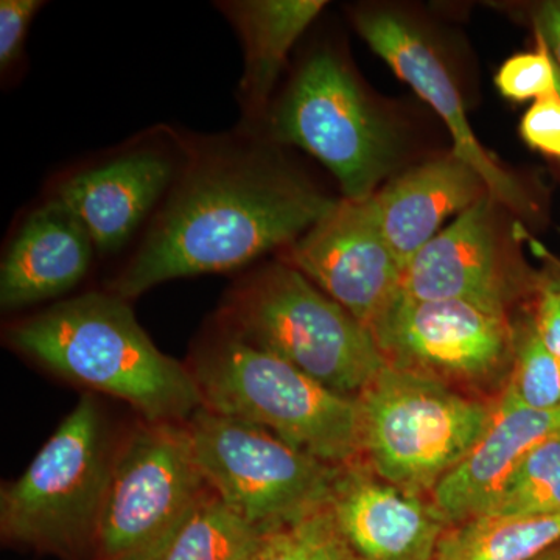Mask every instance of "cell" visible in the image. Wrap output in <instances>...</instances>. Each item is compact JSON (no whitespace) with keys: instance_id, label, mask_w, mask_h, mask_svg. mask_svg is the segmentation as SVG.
<instances>
[{"instance_id":"6da1fadb","label":"cell","mask_w":560,"mask_h":560,"mask_svg":"<svg viewBox=\"0 0 560 560\" xmlns=\"http://www.w3.org/2000/svg\"><path fill=\"white\" fill-rule=\"evenodd\" d=\"M178 178L109 283L131 301L171 280L231 272L287 249L337 206L259 135L184 140Z\"/></svg>"},{"instance_id":"7a4b0ae2","label":"cell","mask_w":560,"mask_h":560,"mask_svg":"<svg viewBox=\"0 0 560 560\" xmlns=\"http://www.w3.org/2000/svg\"><path fill=\"white\" fill-rule=\"evenodd\" d=\"M7 342L81 386L130 404L147 422H187L202 407L187 364L158 349L130 301L117 294L70 298L7 329Z\"/></svg>"},{"instance_id":"3957f363","label":"cell","mask_w":560,"mask_h":560,"mask_svg":"<svg viewBox=\"0 0 560 560\" xmlns=\"http://www.w3.org/2000/svg\"><path fill=\"white\" fill-rule=\"evenodd\" d=\"M187 366L209 411L259 425L331 466H349L361 455L359 399L285 360L219 327Z\"/></svg>"},{"instance_id":"277c9868","label":"cell","mask_w":560,"mask_h":560,"mask_svg":"<svg viewBox=\"0 0 560 560\" xmlns=\"http://www.w3.org/2000/svg\"><path fill=\"white\" fill-rule=\"evenodd\" d=\"M219 327L345 396H359L388 364L366 326L282 260L235 283Z\"/></svg>"},{"instance_id":"5b68a950","label":"cell","mask_w":560,"mask_h":560,"mask_svg":"<svg viewBox=\"0 0 560 560\" xmlns=\"http://www.w3.org/2000/svg\"><path fill=\"white\" fill-rule=\"evenodd\" d=\"M114 455L101 407L86 394L24 474L3 486V539L68 560L94 555Z\"/></svg>"},{"instance_id":"8992f818","label":"cell","mask_w":560,"mask_h":560,"mask_svg":"<svg viewBox=\"0 0 560 560\" xmlns=\"http://www.w3.org/2000/svg\"><path fill=\"white\" fill-rule=\"evenodd\" d=\"M256 135L307 151L350 201L370 200L381 189L400 150L396 131L330 50L315 51L302 62Z\"/></svg>"},{"instance_id":"52a82bcc","label":"cell","mask_w":560,"mask_h":560,"mask_svg":"<svg viewBox=\"0 0 560 560\" xmlns=\"http://www.w3.org/2000/svg\"><path fill=\"white\" fill-rule=\"evenodd\" d=\"M357 399L361 455L382 480L418 495L470 452L493 412L438 378L390 363Z\"/></svg>"},{"instance_id":"ba28073f","label":"cell","mask_w":560,"mask_h":560,"mask_svg":"<svg viewBox=\"0 0 560 560\" xmlns=\"http://www.w3.org/2000/svg\"><path fill=\"white\" fill-rule=\"evenodd\" d=\"M209 489L186 422H145L117 448L95 560H158Z\"/></svg>"},{"instance_id":"9c48e42d","label":"cell","mask_w":560,"mask_h":560,"mask_svg":"<svg viewBox=\"0 0 560 560\" xmlns=\"http://www.w3.org/2000/svg\"><path fill=\"white\" fill-rule=\"evenodd\" d=\"M186 425L209 488L253 525L270 530L329 503L341 467L259 425L208 408L195 412Z\"/></svg>"},{"instance_id":"30bf717a","label":"cell","mask_w":560,"mask_h":560,"mask_svg":"<svg viewBox=\"0 0 560 560\" xmlns=\"http://www.w3.org/2000/svg\"><path fill=\"white\" fill-rule=\"evenodd\" d=\"M504 209L485 194L412 257L401 294L412 301H464L510 316L512 305L533 296L537 272L521 254V223L511 230Z\"/></svg>"},{"instance_id":"8fae6325","label":"cell","mask_w":560,"mask_h":560,"mask_svg":"<svg viewBox=\"0 0 560 560\" xmlns=\"http://www.w3.org/2000/svg\"><path fill=\"white\" fill-rule=\"evenodd\" d=\"M371 331L388 363L438 381H481L514 359L510 316L464 301H412L400 291Z\"/></svg>"},{"instance_id":"7c38bea8","label":"cell","mask_w":560,"mask_h":560,"mask_svg":"<svg viewBox=\"0 0 560 560\" xmlns=\"http://www.w3.org/2000/svg\"><path fill=\"white\" fill-rule=\"evenodd\" d=\"M280 260L296 268L370 330L401 291L404 270L383 237L371 198H341L283 250Z\"/></svg>"},{"instance_id":"4fadbf2b","label":"cell","mask_w":560,"mask_h":560,"mask_svg":"<svg viewBox=\"0 0 560 560\" xmlns=\"http://www.w3.org/2000/svg\"><path fill=\"white\" fill-rule=\"evenodd\" d=\"M353 24L372 51L441 117L451 131L452 153L481 176L489 194L515 215L526 220L537 217L539 202L525 184L501 168L482 149L467 117L458 83L429 36L415 22L390 10L357 11Z\"/></svg>"},{"instance_id":"5bb4252c","label":"cell","mask_w":560,"mask_h":560,"mask_svg":"<svg viewBox=\"0 0 560 560\" xmlns=\"http://www.w3.org/2000/svg\"><path fill=\"white\" fill-rule=\"evenodd\" d=\"M186 136L161 131L91 167L72 173L55 190L90 232L97 256L124 249L160 209L183 167Z\"/></svg>"},{"instance_id":"9a60e30c","label":"cell","mask_w":560,"mask_h":560,"mask_svg":"<svg viewBox=\"0 0 560 560\" xmlns=\"http://www.w3.org/2000/svg\"><path fill=\"white\" fill-rule=\"evenodd\" d=\"M327 504L359 560H431L451 528L431 501L355 463L338 471Z\"/></svg>"},{"instance_id":"2e32d148","label":"cell","mask_w":560,"mask_h":560,"mask_svg":"<svg viewBox=\"0 0 560 560\" xmlns=\"http://www.w3.org/2000/svg\"><path fill=\"white\" fill-rule=\"evenodd\" d=\"M94 242L60 198L33 209L11 238L0 265V307L16 312L55 300L86 278Z\"/></svg>"},{"instance_id":"e0dca14e","label":"cell","mask_w":560,"mask_h":560,"mask_svg":"<svg viewBox=\"0 0 560 560\" xmlns=\"http://www.w3.org/2000/svg\"><path fill=\"white\" fill-rule=\"evenodd\" d=\"M556 434L560 408L529 410L501 396L480 440L431 490V503L451 526L482 514L526 456Z\"/></svg>"},{"instance_id":"ac0fdd59","label":"cell","mask_w":560,"mask_h":560,"mask_svg":"<svg viewBox=\"0 0 560 560\" xmlns=\"http://www.w3.org/2000/svg\"><path fill=\"white\" fill-rule=\"evenodd\" d=\"M489 194L485 180L455 154L400 173L371 197L378 226L405 271L452 217Z\"/></svg>"},{"instance_id":"d6986e66","label":"cell","mask_w":560,"mask_h":560,"mask_svg":"<svg viewBox=\"0 0 560 560\" xmlns=\"http://www.w3.org/2000/svg\"><path fill=\"white\" fill-rule=\"evenodd\" d=\"M324 0H224L217 9L231 22L243 47L238 103L241 130L259 132L291 49L311 27Z\"/></svg>"},{"instance_id":"ffe728a7","label":"cell","mask_w":560,"mask_h":560,"mask_svg":"<svg viewBox=\"0 0 560 560\" xmlns=\"http://www.w3.org/2000/svg\"><path fill=\"white\" fill-rule=\"evenodd\" d=\"M558 544L560 514H482L445 530L431 560H533Z\"/></svg>"},{"instance_id":"44dd1931","label":"cell","mask_w":560,"mask_h":560,"mask_svg":"<svg viewBox=\"0 0 560 560\" xmlns=\"http://www.w3.org/2000/svg\"><path fill=\"white\" fill-rule=\"evenodd\" d=\"M265 533L209 488L158 560H249Z\"/></svg>"},{"instance_id":"7402d4cb","label":"cell","mask_w":560,"mask_h":560,"mask_svg":"<svg viewBox=\"0 0 560 560\" xmlns=\"http://www.w3.org/2000/svg\"><path fill=\"white\" fill-rule=\"evenodd\" d=\"M482 514H560V434L541 442L526 456Z\"/></svg>"},{"instance_id":"603a6c76","label":"cell","mask_w":560,"mask_h":560,"mask_svg":"<svg viewBox=\"0 0 560 560\" xmlns=\"http://www.w3.org/2000/svg\"><path fill=\"white\" fill-rule=\"evenodd\" d=\"M514 359L503 397L536 411L560 408V361L537 334L530 313L514 323Z\"/></svg>"},{"instance_id":"cb8c5ba5","label":"cell","mask_w":560,"mask_h":560,"mask_svg":"<svg viewBox=\"0 0 560 560\" xmlns=\"http://www.w3.org/2000/svg\"><path fill=\"white\" fill-rule=\"evenodd\" d=\"M249 560H359L342 539L329 504L267 530Z\"/></svg>"},{"instance_id":"d4e9b609","label":"cell","mask_w":560,"mask_h":560,"mask_svg":"<svg viewBox=\"0 0 560 560\" xmlns=\"http://www.w3.org/2000/svg\"><path fill=\"white\" fill-rule=\"evenodd\" d=\"M536 40V50L514 55L497 72V90L512 102H536L559 92L556 62L544 40Z\"/></svg>"},{"instance_id":"484cf974","label":"cell","mask_w":560,"mask_h":560,"mask_svg":"<svg viewBox=\"0 0 560 560\" xmlns=\"http://www.w3.org/2000/svg\"><path fill=\"white\" fill-rule=\"evenodd\" d=\"M521 234L523 242L528 243L534 256L541 261L530 296V318L541 342L560 361V259L544 243L530 237L523 226Z\"/></svg>"},{"instance_id":"4316f807","label":"cell","mask_w":560,"mask_h":560,"mask_svg":"<svg viewBox=\"0 0 560 560\" xmlns=\"http://www.w3.org/2000/svg\"><path fill=\"white\" fill-rule=\"evenodd\" d=\"M40 0H2L0 2V69L10 72L24 51L28 27L43 9Z\"/></svg>"},{"instance_id":"83f0119b","label":"cell","mask_w":560,"mask_h":560,"mask_svg":"<svg viewBox=\"0 0 560 560\" xmlns=\"http://www.w3.org/2000/svg\"><path fill=\"white\" fill-rule=\"evenodd\" d=\"M521 135L530 149L560 160V95L540 98L526 110Z\"/></svg>"},{"instance_id":"f1b7e54d","label":"cell","mask_w":560,"mask_h":560,"mask_svg":"<svg viewBox=\"0 0 560 560\" xmlns=\"http://www.w3.org/2000/svg\"><path fill=\"white\" fill-rule=\"evenodd\" d=\"M534 35L544 40L560 69V0L533 3L529 10Z\"/></svg>"},{"instance_id":"f546056e","label":"cell","mask_w":560,"mask_h":560,"mask_svg":"<svg viewBox=\"0 0 560 560\" xmlns=\"http://www.w3.org/2000/svg\"><path fill=\"white\" fill-rule=\"evenodd\" d=\"M533 560H560V544L555 545L550 550L545 551L544 555L537 556Z\"/></svg>"},{"instance_id":"4dcf8cb0","label":"cell","mask_w":560,"mask_h":560,"mask_svg":"<svg viewBox=\"0 0 560 560\" xmlns=\"http://www.w3.org/2000/svg\"><path fill=\"white\" fill-rule=\"evenodd\" d=\"M556 68H558V65H556ZM558 90L560 95V69L558 68Z\"/></svg>"}]
</instances>
